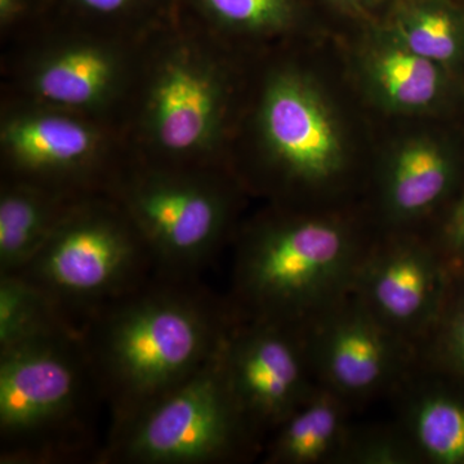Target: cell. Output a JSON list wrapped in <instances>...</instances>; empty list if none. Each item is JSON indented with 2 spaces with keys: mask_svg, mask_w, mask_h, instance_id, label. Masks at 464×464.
Returning a JSON list of instances; mask_svg holds the SVG:
<instances>
[{
  "mask_svg": "<svg viewBox=\"0 0 464 464\" xmlns=\"http://www.w3.org/2000/svg\"><path fill=\"white\" fill-rule=\"evenodd\" d=\"M232 322L227 301L200 279L157 274L91 314L82 340L109 411L108 433L197 373Z\"/></svg>",
  "mask_w": 464,
  "mask_h": 464,
  "instance_id": "obj_1",
  "label": "cell"
},
{
  "mask_svg": "<svg viewBox=\"0 0 464 464\" xmlns=\"http://www.w3.org/2000/svg\"><path fill=\"white\" fill-rule=\"evenodd\" d=\"M369 246L329 216H271L237 241L227 301L237 322L304 328L353 293Z\"/></svg>",
  "mask_w": 464,
  "mask_h": 464,
  "instance_id": "obj_2",
  "label": "cell"
},
{
  "mask_svg": "<svg viewBox=\"0 0 464 464\" xmlns=\"http://www.w3.org/2000/svg\"><path fill=\"white\" fill-rule=\"evenodd\" d=\"M99 402L81 331L0 350V463H97Z\"/></svg>",
  "mask_w": 464,
  "mask_h": 464,
  "instance_id": "obj_3",
  "label": "cell"
},
{
  "mask_svg": "<svg viewBox=\"0 0 464 464\" xmlns=\"http://www.w3.org/2000/svg\"><path fill=\"white\" fill-rule=\"evenodd\" d=\"M212 35L181 14L146 38L130 97L137 159L159 166L212 168L227 119L230 84Z\"/></svg>",
  "mask_w": 464,
  "mask_h": 464,
  "instance_id": "obj_4",
  "label": "cell"
},
{
  "mask_svg": "<svg viewBox=\"0 0 464 464\" xmlns=\"http://www.w3.org/2000/svg\"><path fill=\"white\" fill-rule=\"evenodd\" d=\"M47 292L82 326L99 308L155 275L136 226L109 194L79 198L50 239L17 273Z\"/></svg>",
  "mask_w": 464,
  "mask_h": 464,
  "instance_id": "obj_5",
  "label": "cell"
},
{
  "mask_svg": "<svg viewBox=\"0 0 464 464\" xmlns=\"http://www.w3.org/2000/svg\"><path fill=\"white\" fill-rule=\"evenodd\" d=\"M148 246L155 274L200 279L230 228L234 197L212 168L128 161L108 192Z\"/></svg>",
  "mask_w": 464,
  "mask_h": 464,
  "instance_id": "obj_6",
  "label": "cell"
},
{
  "mask_svg": "<svg viewBox=\"0 0 464 464\" xmlns=\"http://www.w3.org/2000/svg\"><path fill=\"white\" fill-rule=\"evenodd\" d=\"M222 343L181 386L109 432L97 463L225 464L264 451L228 386Z\"/></svg>",
  "mask_w": 464,
  "mask_h": 464,
  "instance_id": "obj_7",
  "label": "cell"
},
{
  "mask_svg": "<svg viewBox=\"0 0 464 464\" xmlns=\"http://www.w3.org/2000/svg\"><path fill=\"white\" fill-rule=\"evenodd\" d=\"M105 121L23 99L0 123L5 177L82 198L108 194L125 164L115 160Z\"/></svg>",
  "mask_w": 464,
  "mask_h": 464,
  "instance_id": "obj_8",
  "label": "cell"
},
{
  "mask_svg": "<svg viewBox=\"0 0 464 464\" xmlns=\"http://www.w3.org/2000/svg\"><path fill=\"white\" fill-rule=\"evenodd\" d=\"M50 21V35L24 63V99L105 121L130 99L145 38Z\"/></svg>",
  "mask_w": 464,
  "mask_h": 464,
  "instance_id": "obj_9",
  "label": "cell"
},
{
  "mask_svg": "<svg viewBox=\"0 0 464 464\" xmlns=\"http://www.w3.org/2000/svg\"><path fill=\"white\" fill-rule=\"evenodd\" d=\"M222 357L241 414L262 444L319 384L298 326L234 320Z\"/></svg>",
  "mask_w": 464,
  "mask_h": 464,
  "instance_id": "obj_10",
  "label": "cell"
},
{
  "mask_svg": "<svg viewBox=\"0 0 464 464\" xmlns=\"http://www.w3.org/2000/svg\"><path fill=\"white\" fill-rule=\"evenodd\" d=\"M304 329L317 382L351 405L398 389L420 357L353 295Z\"/></svg>",
  "mask_w": 464,
  "mask_h": 464,
  "instance_id": "obj_11",
  "label": "cell"
},
{
  "mask_svg": "<svg viewBox=\"0 0 464 464\" xmlns=\"http://www.w3.org/2000/svg\"><path fill=\"white\" fill-rule=\"evenodd\" d=\"M456 274L440 246L396 240L369 246L351 295L420 353L447 307Z\"/></svg>",
  "mask_w": 464,
  "mask_h": 464,
  "instance_id": "obj_12",
  "label": "cell"
},
{
  "mask_svg": "<svg viewBox=\"0 0 464 464\" xmlns=\"http://www.w3.org/2000/svg\"><path fill=\"white\" fill-rule=\"evenodd\" d=\"M258 128L271 166L283 181L315 186L343 167L337 125L304 76L292 70L271 74L262 91Z\"/></svg>",
  "mask_w": 464,
  "mask_h": 464,
  "instance_id": "obj_13",
  "label": "cell"
},
{
  "mask_svg": "<svg viewBox=\"0 0 464 464\" xmlns=\"http://www.w3.org/2000/svg\"><path fill=\"white\" fill-rule=\"evenodd\" d=\"M396 390L404 398L398 429L417 462L464 464L463 393L422 380L420 360Z\"/></svg>",
  "mask_w": 464,
  "mask_h": 464,
  "instance_id": "obj_14",
  "label": "cell"
},
{
  "mask_svg": "<svg viewBox=\"0 0 464 464\" xmlns=\"http://www.w3.org/2000/svg\"><path fill=\"white\" fill-rule=\"evenodd\" d=\"M351 404L334 391L317 384L266 441L268 464L342 463L353 430Z\"/></svg>",
  "mask_w": 464,
  "mask_h": 464,
  "instance_id": "obj_15",
  "label": "cell"
},
{
  "mask_svg": "<svg viewBox=\"0 0 464 464\" xmlns=\"http://www.w3.org/2000/svg\"><path fill=\"white\" fill-rule=\"evenodd\" d=\"M454 155L431 140L402 146L387 167L382 204L392 224H408L439 206L457 181Z\"/></svg>",
  "mask_w": 464,
  "mask_h": 464,
  "instance_id": "obj_16",
  "label": "cell"
},
{
  "mask_svg": "<svg viewBox=\"0 0 464 464\" xmlns=\"http://www.w3.org/2000/svg\"><path fill=\"white\" fill-rule=\"evenodd\" d=\"M83 198V197H82ZM79 198L36 183L3 179L0 188V275L23 271L41 252Z\"/></svg>",
  "mask_w": 464,
  "mask_h": 464,
  "instance_id": "obj_17",
  "label": "cell"
},
{
  "mask_svg": "<svg viewBox=\"0 0 464 464\" xmlns=\"http://www.w3.org/2000/svg\"><path fill=\"white\" fill-rule=\"evenodd\" d=\"M79 331L47 292L21 275H0V350Z\"/></svg>",
  "mask_w": 464,
  "mask_h": 464,
  "instance_id": "obj_18",
  "label": "cell"
},
{
  "mask_svg": "<svg viewBox=\"0 0 464 464\" xmlns=\"http://www.w3.org/2000/svg\"><path fill=\"white\" fill-rule=\"evenodd\" d=\"M179 14L210 35H271L289 29L297 0H179Z\"/></svg>",
  "mask_w": 464,
  "mask_h": 464,
  "instance_id": "obj_19",
  "label": "cell"
},
{
  "mask_svg": "<svg viewBox=\"0 0 464 464\" xmlns=\"http://www.w3.org/2000/svg\"><path fill=\"white\" fill-rule=\"evenodd\" d=\"M53 16L143 39L176 20L179 0H51Z\"/></svg>",
  "mask_w": 464,
  "mask_h": 464,
  "instance_id": "obj_20",
  "label": "cell"
},
{
  "mask_svg": "<svg viewBox=\"0 0 464 464\" xmlns=\"http://www.w3.org/2000/svg\"><path fill=\"white\" fill-rule=\"evenodd\" d=\"M399 42L406 50L441 66L464 60V21L442 0H417L396 20Z\"/></svg>",
  "mask_w": 464,
  "mask_h": 464,
  "instance_id": "obj_21",
  "label": "cell"
},
{
  "mask_svg": "<svg viewBox=\"0 0 464 464\" xmlns=\"http://www.w3.org/2000/svg\"><path fill=\"white\" fill-rule=\"evenodd\" d=\"M444 67L399 44L382 50L372 63V72L391 105L420 110L430 108L444 93Z\"/></svg>",
  "mask_w": 464,
  "mask_h": 464,
  "instance_id": "obj_22",
  "label": "cell"
},
{
  "mask_svg": "<svg viewBox=\"0 0 464 464\" xmlns=\"http://www.w3.org/2000/svg\"><path fill=\"white\" fill-rule=\"evenodd\" d=\"M433 368L464 384V274L457 273L450 297L435 331L420 350Z\"/></svg>",
  "mask_w": 464,
  "mask_h": 464,
  "instance_id": "obj_23",
  "label": "cell"
},
{
  "mask_svg": "<svg viewBox=\"0 0 464 464\" xmlns=\"http://www.w3.org/2000/svg\"><path fill=\"white\" fill-rule=\"evenodd\" d=\"M342 463L413 464L418 463L411 445L398 426L392 429L353 430Z\"/></svg>",
  "mask_w": 464,
  "mask_h": 464,
  "instance_id": "obj_24",
  "label": "cell"
},
{
  "mask_svg": "<svg viewBox=\"0 0 464 464\" xmlns=\"http://www.w3.org/2000/svg\"><path fill=\"white\" fill-rule=\"evenodd\" d=\"M51 14V0H0V29L7 34L30 24H42Z\"/></svg>",
  "mask_w": 464,
  "mask_h": 464,
  "instance_id": "obj_25",
  "label": "cell"
},
{
  "mask_svg": "<svg viewBox=\"0 0 464 464\" xmlns=\"http://www.w3.org/2000/svg\"><path fill=\"white\" fill-rule=\"evenodd\" d=\"M457 273L464 274V197L451 213L440 246Z\"/></svg>",
  "mask_w": 464,
  "mask_h": 464,
  "instance_id": "obj_26",
  "label": "cell"
},
{
  "mask_svg": "<svg viewBox=\"0 0 464 464\" xmlns=\"http://www.w3.org/2000/svg\"><path fill=\"white\" fill-rule=\"evenodd\" d=\"M335 2L343 3V5H359L362 3L371 2V0H335Z\"/></svg>",
  "mask_w": 464,
  "mask_h": 464,
  "instance_id": "obj_27",
  "label": "cell"
}]
</instances>
